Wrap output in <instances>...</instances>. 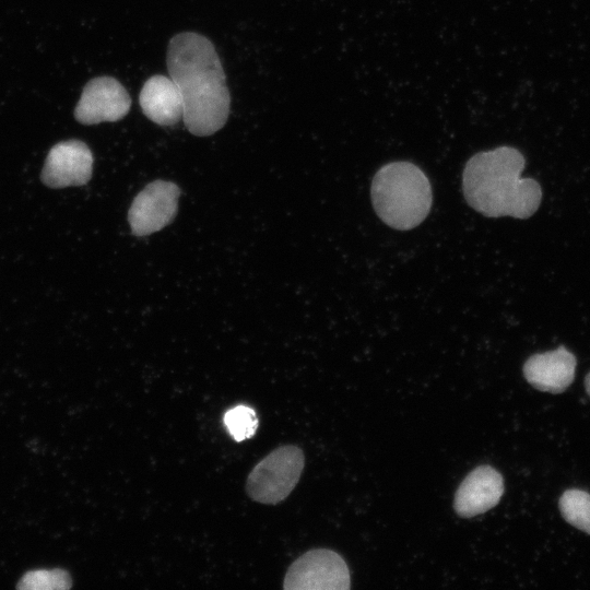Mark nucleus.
I'll return each mask as SVG.
<instances>
[{"label":"nucleus","instance_id":"obj_1","mask_svg":"<svg viewBox=\"0 0 590 590\" xmlns=\"http://www.w3.org/2000/svg\"><path fill=\"white\" fill-rule=\"evenodd\" d=\"M166 62L182 97L187 129L199 137L215 133L227 121L231 96L213 44L198 33H179L168 44Z\"/></svg>","mask_w":590,"mask_h":590},{"label":"nucleus","instance_id":"obj_2","mask_svg":"<svg viewBox=\"0 0 590 590\" xmlns=\"http://www.w3.org/2000/svg\"><path fill=\"white\" fill-rule=\"evenodd\" d=\"M524 164L523 155L511 146L473 155L462 174L468 204L488 217H530L540 205L542 190L534 179L520 176Z\"/></svg>","mask_w":590,"mask_h":590},{"label":"nucleus","instance_id":"obj_3","mask_svg":"<svg viewBox=\"0 0 590 590\" xmlns=\"http://www.w3.org/2000/svg\"><path fill=\"white\" fill-rule=\"evenodd\" d=\"M374 210L388 226L408 231L429 213L433 196L424 172L410 162H392L374 176L370 188Z\"/></svg>","mask_w":590,"mask_h":590},{"label":"nucleus","instance_id":"obj_4","mask_svg":"<svg viewBox=\"0 0 590 590\" xmlns=\"http://www.w3.org/2000/svg\"><path fill=\"white\" fill-rule=\"evenodd\" d=\"M304 464L303 450L297 446L274 449L250 471L246 482L248 496L264 505L281 503L296 486Z\"/></svg>","mask_w":590,"mask_h":590},{"label":"nucleus","instance_id":"obj_5","mask_svg":"<svg viewBox=\"0 0 590 590\" xmlns=\"http://www.w3.org/2000/svg\"><path fill=\"white\" fill-rule=\"evenodd\" d=\"M351 586L344 559L328 548L310 550L288 567L285 590H346Z\"/></svg>","mask_w":590,"mask_h":590},{"label":"nucleus","instance_id":"obj_6","mask_svg":"<svg viewBox=\"0 0 590 590\" xmlns=\"http://www.w3.org/2000/svg\"><path fill=\"white\" fill-rule=\"evenodd\" d=\"M179 188L165 180L149 184L133 200L128 214L131 231L144 236L162 229L177 211Z\"/></svg>","mask_w":590,"mask_h":590},{"label":"nucleus","instance_id":"obj_7","mask_svg":"<svg viewBox=\"0 0 590 590\" xmlns=\"http://www.w3.org/2000/svg\"><path fill=\"white\" fill-rule=\"evenodd\" d=\"M130 105L131 98L119 81L99 76L84 86L74 117L83 125L118 121L129 113Z\"/></svg>","mask_w":590,"mask_h":590},{"label":"nucleus","instance_id":"obj_8","mask_svg":"<svg viewBox=\"0 0 590 590\" xmlns=\"http://www.w3.org/2000/svg\"><path fill=\"white\" fill-rule=\"evenodd\" d=\"M92 168L93 155L84 142L62 141L50 149L40 179L50 188L83 186L91 179Z\"/></svg>","mask_w":590,"mask_h":590},{"label":"nucleus","instance_id":"obj_9","mask_svg":"<svg viewBox=\"0 0 590 590\" xmlns=\"http://www.w3.org/2000/svg\"><path fill=\"white\" fill-rule=\"evenodd\" d=\"M503 493L500 473L489 465H481L471 471L458 487L453 507L460 517L470 518L496 506Z\"/></svg>","mask_w":590,"mask_h":590},{"label":"nucleus","instance_id":"obj_10","mask_svg":"<svg viewBox=\"0 0 590 590\" xmlns=\"http://www.w3.org/2000/svg\"><path fill=\"white\" fill-rule=\"evenodd\" d=\"M576 358L564 346L530 356L523 365L528 382L541 391L559 393L575 378Z\"/></svg>","mask_w":590,"mask_h":590},{"label":"nucleus","instance_id":"obj_11","mask_svg":"<svg viewBox=\"0 0 590 590\" xmlns=\"http://www.w3.org/2000/svg\"><path fill=\"white\" fill-rule=\"evenodd\" d=\"M139 103L143 114L161 126H173L182 119V97L170 76L153 75L144 83Z\"/></svg>","mask_w":590,"mask_h":590},{"label":"nucleus","instance_id":"obj_12","mask_svg":"<svg viewBox=\"0 0 590 590\" xmlns=\"http://www.w3.org/2000/svg\"><path fill=\"white\" fill-rule=\"evenodd\" d=\"M559 509L564 519L577 529L590 534V494L570 488L559 498Z\"/></svg>","mask_w":590,"mask_h":590},{"label":"nucleus","instance_id":"obj_13","mask_svg":"<svg viewBox=\"0 0 590 590\" xmlns=\"http://www.w3.org/2000/svg\"><path fill=\"white\" fill-rule=\"evenodd\" d=\"M71 586L72 581L68 571L54 568L28 571L23 575L16 587L23 590H61L69 589Z\"/></svg>","mask_w":590,"mask_h":590},{"label":"nucleus","instance_id":"obj_14","mask_svg":"<svg viewBox=\"0 0 590 590\" xmlns=\"http://www.w3.org/2000/svg\"><path fill=\"white\" fill-rule=\"evenodd\" d=\"M224 424L236 441H243L255 435L258 427V417L252 408L237 405L225 413Z\"/></svg>","mask_w":590,"mask_h":590},{"label":"nucleus","instance_id":"obj_15","mask_svg":"<svg viewBox=\"0 0 590 590\" xmlns=\"http://www.w3.org/2000/svg\"><path fill=\"white\" fill-rule=\"evenodd\" d=\"M585 386H586V390H587L588 394L590 396V373L587 375V377L585 379Z\"/></svg>","mask_w":590,"mask_h":590}]
</instances>
